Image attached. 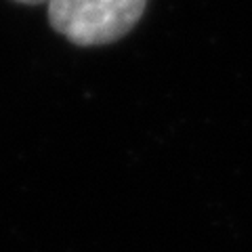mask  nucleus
Segmentation results:
<instances>
[{
  "mask_svg": "<svg viewBox=\"0 0 252 252\" xmlns=\"http://www.w3.org/2000/svg\"><path fill=\"white\" fill-rule=\"evenodd\" d=\"M147 0H49L51 26L78 46L120 40L139 23Z\"/></svg>",
  "mask_w": 252,
  "mask_h": 252,
  "instance_id": "obj_1",
  "label": "nucleus"
},
{
  "mask_svg": "<svg viewBox=\"0 0 252 252\" xmlns=\"http://www.w3.org/2000/svg\"><path fill=\"white\" fill-rule=\"evenodd\" d=\"M17 2H23V4H38V2H49V0H17Z\"/></svg>",
  "mask_w": 252,
  "mask_h": 252,
  "instance_id": "obj_2",
  "label": "nucleus"
}]
</instances>
